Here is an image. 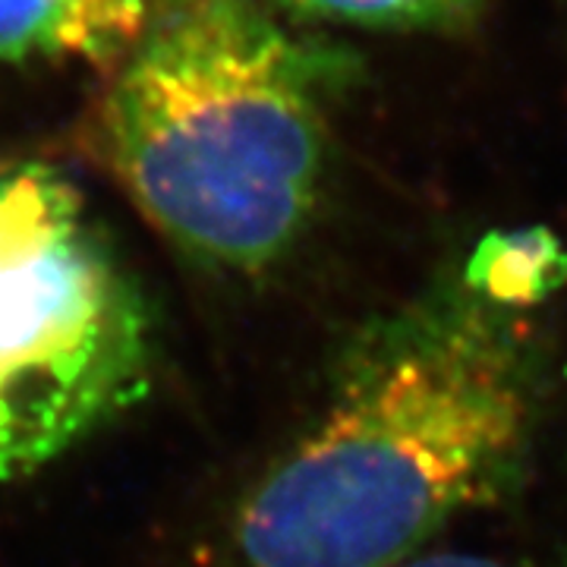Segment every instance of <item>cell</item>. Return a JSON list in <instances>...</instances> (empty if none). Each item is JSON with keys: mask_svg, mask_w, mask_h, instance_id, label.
<instances>
[{"mask_svg": "<svg viewBox=\"0 0 567 567\" xmlns=\"http://www.w3.org/2000/svg\"><path fill=\"white\" fill-rule=\"evenodd\" d=\"M565 7H567V0H565Z\"/></svg>", "mask_w": 567, "mask_h": 567, "instance_id": "ba28073f", "label": "cell"}, {"mask_svg": "<svg viewBox=\"0 0 567 567\" xmlns=\"http://www.w3.org/2000/svg\"><path fill=\"white\" fill-rule=\"evenodd\" d=\"M297 20L344 25V29H372V32H429L454 35L464 32L486 0H278Z\"/></svg>", "mask_w": 567, "mask_h": 567, "instance_id": "8992f818", "label": "cell"}, {"mask_svg": "<svg viewBox=\"0 0 567 567\" xmlns=\"http://www.w3.org/2000/svg\"><path fill=\"white\" fill-rule=\"evenodd\" d=\"M527 312L464 284L375 324L322 420L237 511L246 567H398L527 454L543 369Z\"/></svg>", "mask_w": 567, "mask_h": 567, "instance_id": "6da1fadb", "label": "cell"}, {"mask_svg": "<svg viewBox=\"0 0 567 567\" xmlns=\"http://www.w3.org/2000/svg\"><path fill=\"white\" fill-rule=\"evenodd\" d=\"M350 63L259 0H186L104 70L82 145L186 259L252 278L316 218Z\"/></svg>", "mask_w": 567, "mask_h": 567, "instance_id": "7a4b0ae2", "label": "cell"}, {"mask_svg": "<svg viewBox=\"0 0 567 567\" xmlns=\"http://www.w3.org/2000/svg\"><path fill=\"white\" fill-rule=\"evenodd\" d=\"M152 322L111 237L58 167L0 162V480L140 404Z\"/></svg>", "mask_w": 567, "mask_h": 567, "instance_id": "3957f363", "label": "cell"}, {"mask_svg": "<svg viewBox=\"0 0 567 567\" xmlns=\"http://www.w3.org/2000/svg\"><path fill=\"white\" fill-rule=\"evenodd\" d=\"M398 567H524L505 561V558H492V555H470V551H435V555H420L410 558Z\"/></svg>", "mask_w": 567, "mask_h": 567, "instance_id": "52a82bcc", "label": "cell"}, {"mask_svg": "<svg viewBox=\"0 0 567 567\" xmlns=\"http://www.w3.org/2000/svg\"><path fill=\"white\" fill-rule=\"evenodd\" d=\"M565 281L567 249L546 227L486 234L461 275L466 290L511 312H529Z\"/></svg>", "mask_w": 567, "mask_h": 567, "instance_id": "5b68a950", "label": "cell"}, {"mask_svg": "<svg viewBox=\"0 0 567 567\" xmlns=\"http://www.w3.org/2000/svg\"><path fill=\"white\" fill-rule=\"evenodd\" d=\"M186 0H0V63L107 70Z\"/></svg>", "mask_w": 567, "mask_h": 567, "instance_id": "277c9868", "label": "cell"}]
</instances>
